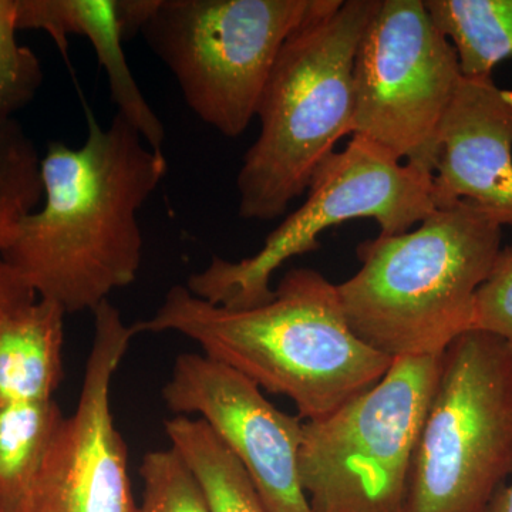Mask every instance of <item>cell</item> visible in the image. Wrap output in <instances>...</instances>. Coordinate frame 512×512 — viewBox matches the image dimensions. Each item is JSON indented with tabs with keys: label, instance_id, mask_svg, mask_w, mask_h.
Masks as SVG:
<instances>
[{
	"label": "cell",
	"instance_id": "11",
	"mask_svg": "<svg viewBox=\"0 0 512 512\" xmlns=\"http://www.w3.org/2000/svg\"><path fill=\"white\" fill-rule=\"evenodd\" d=\"M163 399L171 412L195 414L211 427L265 512H315L299 474L303 421L276 409L254 382L210 357L185 353L175 360Z\"/></svg>",
	"mask_w": 512,
	"mask_h": 512
},
{
	"label": "cell",
	"instance_id": "17",
	"mask_svg": "<svg viewBox=\"0 0 512 512\" xmlns=\"http://www.w3.org/2000/svg\"><path fill=\"white\" fill-rule=\"evenodd\" d=\"M171 446L200 483L212 512H265L244 468L201 419L165 421Z\"/></svg>",
	"mask_w": 512,
	"mask_h": 512
},
{
	"label": "cell",
	"instance_id": "2",
	"mask_svg": "<svg viewBox=\"0 0 512 512\" xmlns=\"http://www.w3.org/2000/svg\"><path fill=\"white\" fill-rule=\"evenodd\" d=\"M274 292L262 305L228 309L174 286L157 312L134 326L137 333L184 336L259 389L288 397L305 421L328 416L386 375L393 359L350 329L338 285L298 268Z\"/></svg>",
	"mask_w": 512,
	"mask_h": 512
},
{
	"label": "cell",
	"instance_id": "16",
	"mask_svg": "<svg viewBox=\"0 0 512 512\" xmlns=\"http://www.w3.org/2000/svg\"><path fill=\"white\" fill-rule=\"evenodd\" d=\"M433 25L456 50L461 76H493L512 57V0H424Z\"/></svg>",
	"mask_w": 512,
	"mask_h": 512
},
{
	"label": "cell",
	"instance_id": "3",
	"mask_svg": "<svg viewBox=\"0 0 512 512\" xmlns=\"http://www.w3.org/2000/svg\"><path fill=\"white\" fill-rule=\"evenodd\" d=\"M501 229L473 202L458 201L414 231L362 242L359 271L338 285L350 329L393 360L444 355L471 330L477 291L503 249Z\"/></svg>",
	"mask_w": 512,
	"mask_h": 512
},
{
	"label": "cell",
	"instance_id": "15",
	"mask_svg": "<svg viewBox=\"0 0 512 512\" xmlns=\"http://www.w3.org/2000/svg\"><path fill=\"white\" fill-rule=\"evenodd\" d=\"M63 419L55 400L0 406V512H29Z\"/></svg>",
	"mask_w": 512,
	"mask_h": 512
},
{
	"label": "cell",
	"instance_id": "20",
	"mask_svg": "<svg viewBox=\"0 0 512 512\" xmlns=\"http://www.w3.org/2000/svg\"><path fill=\"white\" fill-rule=\"evenodd\" d=\"M16 0H0V117H15L42 87V63L18 42Z\"/></svg>",
	"mask_w": 512,
	"mask_h": 512
},
{
	"label": "cell",
	"instance_id": "5",
	"mask_svg": "<svg viewBox=\"0 0 512 512\" xmlns=\"http://www.w3.org/2000/svg\"><path fill=\"white\" fill-rule=\"evenodd\" d=\"M512 474V348L468 330L441 359L400 512H490Z\"/></svg>",
	"mask_w": 512,
	"mask_h": 512
},
{
	"label": "cell",
	"instance_id": "14",
	"mask_svg": "<svg viewBox=\"0 0 512 512\" xmlns=\"http://www.w3.org/2000/svg\"><path fill=\"white\" fill-rule=\"evenodd\" d=\"M66 316L39 298L0 316V406L53 400L63 377Z\"/></svg>",
	"mask_w": 512,
	"mask_h": 512
},
{
	"label": "cell",
	"instance_id": "8",
	"mask_svg": "<svg viewBox=\"0 0 512 512\" xmlns=\"http://www.w3.org/2000/svg\"><path fill=\"white\" fill-rule=\"evenodd\" d=\"M433 175L402 163L366 138L352 136L312 178L308 198L265 239L255 255L239 262L214 256L190 276L192 295L228 309H247L274 298L272 275L289 259L319 249L326 229L370 218L380 235H400L436 211Z\"/></svg>",
	"mask_w": 512,
	"mask_h": 512
},
{
	"label": "cell",
	"instance_id": "21",
	"mask_svg": "<svg viewBox=\"0 0 512 512\" xmlns=\"http://www.w3.org/2000/svg\"><path fill=\"white\" fill-rule=\"evenodd\" d=\"M471 330L493 335L512 348V245L501 249L477 291Z\"/></svg>",
	"mask_w": 512,
	"mask_h": 512
},
{
	"label": "cell",
	"instance_id": "6",
	"mask_svg": "<svg viewBox=\"0 0 512 512\" xmlns=\"http://www.w3.org/2000/svg\"><path fill=\"white\" fill-rule=\"evenodd\" d=\"M333 0H153L140 35L173 74L192 113L237 138L286 39Z\"/></svg>",
	"mask_w": 512,
	"mask_h": 512
},
{
	"label": "cell",
	"instance_id": "18",
	"mask_svg": "<svg viewBox=\"0 0 512 512\" xmlns=\"http://www.w3.org/2000/svg\"><path fill=\"white\" fill-rule=\"evenodd\" d=\"M42 158L15 117H0V254L43 200Z\"/></svg>",
	"mask_w": 512,
	"mask_h": 512
},
{
	"label": "cell",
	"instance_id": "9",
	"mask_svg": "<svg viewBox=\"0 0 512 512\" xmlns=\"http://www.w3.org/2000/svg\"><path fill=\"white\" fill-rule=\"evenodd\" d=\"M461 76L456 50L424 0H380L357 47L353 136L433 175Z\"/></svg>",
	"mask_w": 512,
	"mask_h": 512
},
{
	"label": "cell",
	"instance_id": "13",
	"mask_svg": "<svg viewBox=\"0 0 512 512\" xmlns=\"http://www.w3.org/2000/svg\"><path fill=\"white\" fill-rule=\"evenodd\" d=\"M18 30H43L66 56L67 37L89 40L106 72L117 114L136 128L148 147L163 151V123L147 103L124 55L117 0H16Z\"/></svg>",
	"mask_w": 512,
	"mask_h": 512
},
{
	"label": "cell",
	"instance_id": "7",
	"mask_svg": "<svg viewBox=\"0 0 512 512\" xmlns=\"http://www.w3.org/2000/svg\"><path fill=\"white\" fill-rule=\"evenodd\" d=\"M441 359H394L375 386L303 423L299 474L313 511H402Z\"/></svg>",
	"mask_w": 512,
	"mask_h": 512
},
{
	"label": "cell",
	"instance_id": "1",
	"mask_svg": "<svg viewBox=\"0 0 512 512\" xmlns=\"http://www.w3.org/2000/svg\"><path fill=\"white\" fill-rule=\"evenodd\" d=\"M79 148L50 141L40 163L43 207L20 222L3 259L43 301L66 315L96 311L133 284L143 234L138 212L168 171L163 151L116 114L107 127L86 110Z\"/></svg>",
	"mask_w": 512,
	"mask_h": 512
},
{
	"label": "cell",
	"instance_id": "23",
	"mask_svg": "<svg viewBox=\"0 0 512 512\" xmlns=\"http://www.w3.org/2000/svg\"><path fill=\"white\" fill-rule=\"evenodd\" d=\"M490 512H512V484L498 491L491 504Z\"/></svg>",
	"mask_w": 512,
	"mask_h": 512
},
{
	"label": "cell",
	"instance_id": "10",
	"mask_svg": "<svg viewBox=\"0 0 512 512\" xmlns=\"http://www.w3.org/2000/svg\"><path fill=\"white\" fill-rule=\"evenodd\" d=\"M94 338L82 392L64 417L37 478L29 512H138L127 447L111 413V386L136 326L110 301L93 312Z\"/></svg>",
	"mask_w": 512,
	"mask_h": 512
},
{
	"label": "cell",
	"instance_id": "4",
	"mask_svg": "<svg viewBox=\"0 0 512 512\" xmlns=\"http://www.w3.org/2000/svg\"><path fill=\"white\" fill-rule=\"evenodd\" d=\"M379 5L333 0L286 39L256 109L258 137L237 175L239 217H284L336 144L353 136V67Z\"/></svg>",
	"mask_w": 512,
	"mask_h": 512
},
{
	"label": "cell",
	"instance_id": "12",
	"mask_svg": "<svg viewBox=\"0 0 512 512\" xmlns=\"http://www.w3.org/2000/svg\"><path fill=\"white\" fill-rule=\"evenodd\" d=\"M431 183L436 208L470 201L512 225V90L493 76L463 77L439 134Z\"/></svg>",
	"mask_w": 512,
	"mask_h": 512
},
{
	"label": "cell",
	"instance_id": "22",
	"mask_svg": "<svg viewBox=\"0 0 512 512\" xmlns=\"http://www.w3.org/2000/svg\"><path fill=\"white\" fill-rule=\"evenodd\" d=\"M36 299L35 292L30 291L0 254V316Z\"/></svg>",
	"mask_w": 512,
	"mask_h": 512
},
{
	"label": "cell",
	"instance_id": "19",
	"mask_svg": "<svg viewBox=\"0 0 512 512\" xmlns=\"http://www.w3.org/2000/svg\"><path fill=\"white\" fill-rule=\"evenodd\" d=\"M138 512H212L200 483L173 447L147 453Z\"/></svg>",
	"mask_w": 512,
	"mask_h": 512
}]
</instances>
